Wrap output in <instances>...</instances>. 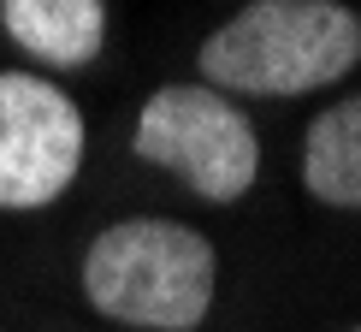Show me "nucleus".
I'll list each match as a JSON object with an SVG mask.
<instances>
[{
	"mask_svg": "<svg viewBox=\"0 0 361 332\" xmlns=\"http://www.w3.org/2000/svg\"><path fill=\"white\" fill-rule=\"evenodd\" d=\"M361 66V18L338 0H255L202 42L219 95H308Z\"/></svg>",
	"mask_w": 361,
	"mask_h": 332,
	"instance_id": "1",
	"label": "nucleus"
},
{
	"mask_svg": "<svg viewBox=\"0 0 361 332\" xmlns=\"http://www.w3.org/2000/svg\"><path fill=\"white\" fill-rule=\"evenodd\" d=\"M214 279V244L178 220H118L83 255V297L125 332L202 326Z\"/></svg>",
	"mask_w": 361,
	"mask_h": 332,
	"instance_id": "2",
	"label": "nucleus"
},
{
	"mask_svg": "<svg viewBox=\"0 0 361 332\" xmlns=\"http://www.w3.org/2000/svg\"><path fill=\"white\" fill-rule=\"evenodd\" d=\"M137 160L178 172L207 202H237L261 172V143L231 95L207 83H166L137 119Z\"/></svg>",
	"mask_w": 361,
	"mask_h": 332,
	"instance_id": "3",
	"label": "nucleus"
},
{
	"mask_svg": "<svg viewBox=\"0 0 361 332\" xmlns=\"http://www.w3.org/2000/svg\"><path fill=\"white\" fill-rule=\"evenodd\" d=\"M83 166V113L30 71H0V208H48Z\"/></svg>",
	"mask_w": 361,
	"mask_h": 332,
	"instance_id": "4",
	"label": "nucleus"
},
{
	"mask_svg": "<svg viewBox=\"0 0 361 332\" xmlns=\"http://www.w3.org/2000/svg\"><path fill=\"white\" fill-rule=\"evenodd\" d=\"M0 24L30 59L59 71H78L107 48V6L101 0H6Z\"/></svg>",
	"mask_w": 361,
	"mask_h": 332,
	"instance_id": "5",
	"label": "nucleus"
},
{
	"mask_svg": "<svg viewBox=\"0 0 361 332\" xmlns=\"http://www.w3.org/2000/svg\"><path fill=\"white\" fill-rule=\"evenodd\" d=\"M302 184L326 208H361V95L332 101L308 125L302 143Z\"/></svg>",
	"mask_w": 361,
	"mask_h": 332,
	"instance_id": "6",
	"label": "nucleus"
},
{
	"mask_svg": "<svg viewBox=\"0 0 361 332\" xmlns=\"http://www.w3.org/2000/svg\"><path fill=\"white\" fill-rule=\"evenodd\" d=\"M355 332H361V326H355Z\"/></svg>",
	"mask_w": 361,
	"mask_h": 332,
	"instance_id": "7",
	"label": "nucleus"
}]
</instances>
